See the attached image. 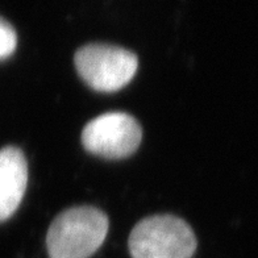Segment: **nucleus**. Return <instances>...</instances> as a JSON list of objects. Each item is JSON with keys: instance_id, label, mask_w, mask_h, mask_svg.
Masks as SVG:
<instances>
[{"instance_id": "4", "label": "nucleus", "mask_w": 258, "mask_h": 258, "mask_svg": "<svg viewBox=\"0 0 258 258\" xmlns=\"http://www.w3.org/2000/svg\"><path fill=\"white\" fill-rule=\"evenodd\" d=\"M143 131L132 115L107 112L87 122L82 132L86 149L105 158H122L136 152Z\"/></svg>"}, {"instance_id": "2", "label": "nucleus", "mask_w": 258, "mask_h": 258, "mask_svg": "<svg viewBox=\"0 0 258 258\" xmlns=\"http://www.w3.org/2000/svg\"><path fill=\"white\" fill-rule=\"evenodd\" d=\"M197 246V237L190 225L173 215L144 219L129 236L133 258H191Z\"/></svg>"}, {"instance_id": "6", "label": "nucleus", "mask_w": 258, "mask_h": 258, "mask_svg": "<svg viewBox=\"0 0 258 258\" xmlns=\"http://www.w3.org/2000/svg\"><path fill=\"white\" fill-rule=\"evenodd\" d=\"M17 45V34L15 28L0 17V59L10 57Z\"/></svg>"}, {"instance_id": "1", "label": "nucleus", "mask_w": 258, "mask_h": 258, "mask_svg": "<svg viewBox=\"0 0 258 258\" xmlns=\"http://www.w3.org/2000/svg\"><path fill=\"white\" fill-rule=\"evenodd\" d=\"M108 218L103 211L81 206L63 211L53 220L46 236L50 258H89L104 241Z\"/></svg>"}, {"instance_id": "5", "label": "nucleus", "mask_w": 258, "mask_h": 258, "mask_svg": "<svg viewBox=\"0 0 258 258\" xmlns=\"http://www.w3.org/2000/svg\"><path fill=\"white\" fill-rule=\"evenodd\" d=\"M28 184V163L16 146L0 149V221L7 220L20 206Z\"/></svg>"}, {"instance_id": "3", "label": "nucleus", "mask_w": 258, "mask_h": 258, "mask_svg": "<svg viewBox=\"0 0 258 258\" xmlns=\"http://www.w3.org/2000/svg\"><path fill=\"white\" fill-rule=\"evenodd\" d=\"M75 68L98 91H116L125 86L139 68L133 51L109 44H89L77 50Z\"/></svg>"}]
</instances>
